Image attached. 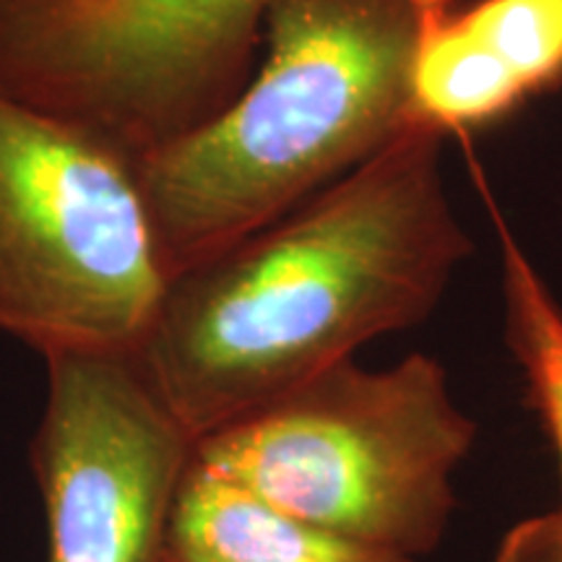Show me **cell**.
Here are the masks:
<instances>
[{
	"label": "cell",
	"instance_id": "1",
	"mask_svg": "<svg viewBox=\"0 0 562 562\" xmlns=\"http://www.w3.org/2000/svg\"><path fill=\"white\" fill-rule=\"evenodd\" d=\"M440 140L412 123L286 216L175 273L138 360L195 440L430 315L472 250Z\"/></svg>",
	"mask_w": 562,
	"mask_h": 562
},
{
	"label": "cell",
	"instance_id": "7",
	"mask_svg": "<svg viewBox=\"0 0 562 562\" xmlns=\"http://www.w3.org/2000/svg\"><path fill=\"white\" fill-rule=\"evenodd\" d=\"M165 562H417L273 508L195 463L167 529Z\"/></svg>",
	"mask_w": 562,
	"mask_h": 562
},
{
	"label": "cell",
	"instance_id": "8",
	"mask_svg": "<svg viewBox=\"0 0 562 562\" xmlns=\"http://www.w3.org/2000/svg\"><path fill=\"white\" fill-rule=\"evenodd\" d=\"M501 240L505 339L524 372L529 404L558 456L562 482V307L526 250L492 209ZM495 562H562V501L544 516L518 521L497 547Z\"/></svg>",
	"mask_w": 562,
	"mask_h": 562
},
{
	"label": "cell",
	"instance_id": "9",
	"mask_svg": "<svg viewBox=\"0 0 562 562\" xmlns=\"http://www.w3.org/2000/svg\"><path fill=\"white\" fill-rule=\"evenodd\" d=\"M529 91L516 74L472 34L459 13L419 32L409 66V121L435 133L495 123Z\"/></svg>",
	"mask_w": 562,
	"mask_h": 562
},
{
	"label": "cell",
	"instance_id": "6",
	"mask_svg": "<svg viewBox=\"0 0 562 562\" xmlns=\"http://www.w3.org/2000/svg\"><path fill=\"white\" fill-rule=\"evenodd\" d=\"M30 461L47 562H165L195 440L138 355H53Z\"/></svg>",
	"mask_w": 562,
	"mask_h": 562
},
{
	"label": "cell",
	"instance_id": "3",
	"mask_svg": "<svg viewBox=\"0 0 562 562\" xmlns=\"http://www.w3.org/2000/svg\"><path fill=\"white\" fill-rule=\"evenodd\" d=\"M474 438L432 357L385 370L344 360L201 438L195 463L302 521L419 560L448 529Z\"/></svg>",
	"mask_w": 562,
	"mask_h": 562
},
{
	"label": "cell",
	"instance_id": "4",
	"mask_svg": "<svg viewBox=\"0 0 562 562\" xmlns=\"http://www.w3.org/2000/svg\"><path fill=\"white\" fill-rule=\"evenodd\" d=\"M172 273L136 159L0 89V331L53 355H138Z\"/></svg>",
	"mask_w": 562,
	"mask_h": 562
},
{
	"label": "cell",
	"instance_id": "10",
	"mask_svg": "<svg viewBox=\"0 0 562 562\" xmlns=\"http://www.w3.org/2000/svg\"><path fill=\"white\" fill-rule=\"evenodd\" d=\"M531 94L562 81V0H482L459 13Z\"/></svg>",
	"mask_w": 562,
	"mask_h": 562
},
{
	"label": "cell",
	"instance_id": "2",
	"mask_svg": "<svg viewBox=\"0 0 562 562\" xmlns=\"http://www.w3.org/2000/svg\"><path fill=\"white\" fill-rule=\"evenodd\" d=\"M417 0H269L261 66L227 108L136 159L167 269L206 261L409 128Z\"/></svg>",
	"mask_w": 562,
	"mask_h": 562
},
{
	"label": "cell",
	"instance_id": "5",
	"mask_svg": "<svg viewBox=\"0 0 562 562\" xmlns=\"http://www.w3.org/2000/svg\"><path fill=\"white\" fill-rule=\"evenodd\" d=\"M453 0H417L422 30ZM269 0H0V89L138 159L250 79Z\"/></svg>",
	"mask_w": 562,
	"mask_h": 562
}]
</instances>
